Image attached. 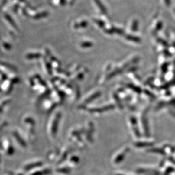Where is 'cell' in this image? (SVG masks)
Returning a JSON list of instances; mask_svg holds the SVG:
<instances>
[{
    "instance_id": "cell-6",
    "label": "cell",
    "mask_w": 175,
    "mask_h": 175,
    "mask_svg": "<svg viewBox=\"0 0 175 175\" xmlns=\"http://www.w3.org/2000/svg\"></svg>"
},
{
    "instance_id": "cell-4",
    "label": "cell",
    "mask_w": 175,
    "mask_h": 175,
    "mask_svg": "<svg viewBox=\"0 0 175 175\" xmlns=\"http://www.w3.org/2000/svg\"><path fill=\"white\" fill-rule=\"evenodd\" d=\"M15 138H16V139H17V141L19 142V143L21 144V145H22V146H26V144H25V143H24V142H23L22 140H21V138H20V137H19V135L17 134V133H16V134H15Z\"/></svg>"
},
{
    "instance_id": "cell-5",
    "label": "cell",
    "mask_w": 175,
    "mask_h": 175,
    "mask_svg": "<svg viewBox=\"0 0 175 175\" xmlns=\"http://www.w3.org/2000/svg\"><path fill=\"white\" fill-rule=\"evenodd\" d=\"M57 172L60 173H69L70 172V170L67 168H61V169H58L57 170Z\"/></svg>"
},
{
    "instance_id": "cell-1",
    "label": "cell",
    "mask_w": 175,
    "mask_h": 175,
    "mask_svg": "<svg viewBox=\"0 0 175 175\" xmlns=\"http://www.w3.org/2000/svg\"><path fill=\"white\" fill-rule=\"evenodd\" d=\"M60 118V115H57L55 119H54L53 124H52V129H51V131L52 133L53 134H55L56 131H57V125H58V122L59 121V120Z\"/></svg>"
},
{
    "instance_id": "cell-2",
    "label": "cell",
    "mask_w": 175,
    "mask_h": 175,
    "mask_svg": "<svg viewBox=\"0 0 175 175\" xmlns=\"http://www.w3.org/2000/svg\"><path fill=\"white\" fill-rule=\"evenodd\" d=\"M42 164H43L42 162H36L35 163H32V164H28L25 167V169L27 170H28L34 168L36 167L41 166Z\"/></svg>"
},
{
    "instance_id": "cell-3",
    "label": "cell",
    "mask_w": 175,
    "mask_h": 175,
    "mask_svg": "<svg viewBox=\"0 0 175 175\" xmlns=\"http://www.w3.org/2000/svg\"><path fill=\"white\" fill-rule=\"evenodd\" d=\"M50 173V170H45L44 171H41V172H36V173H33L32 175H47V174H49Z\"/></svg>"
}]
</instances>
